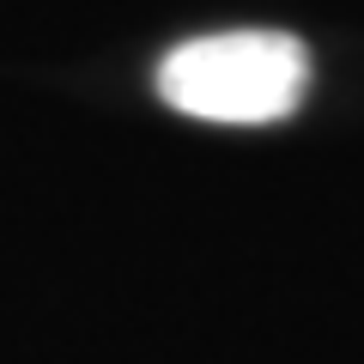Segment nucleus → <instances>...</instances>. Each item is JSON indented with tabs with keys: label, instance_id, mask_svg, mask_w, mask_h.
<instances>
[{
	"label": "nucleus",
	"instance_id": "f257e3e1",
	"mask_svg": "<svg viewBox=\"0 0 364 364\" xmlns=\"http://www.w3.org/2000/svg\"><path fill=\"white\" fill-rule=\"evenodd\" d=\"M310 91V49L286 31H219L158 61V97L195 122L267 128L286 122Z\"/></svg>",
	"mask_w": 364,
	"mask_h": 364
}]
</instances>
